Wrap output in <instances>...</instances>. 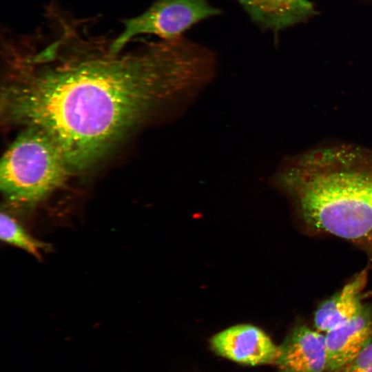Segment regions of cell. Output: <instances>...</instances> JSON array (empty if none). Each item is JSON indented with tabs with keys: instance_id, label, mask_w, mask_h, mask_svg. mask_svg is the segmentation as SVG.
Instances as JSON below:
<instances>
[{
	"instance_id": "obj_12",
	"label": "cell",
	"mask_w": 372,
	"mask_h": 372,
	"mask_svg": "<svg viewBox=\"0 0 372 372\" xmlns=\"http://www.w3.org/2000/svg\"><path fill=\"white\" fill-rule=\"evenodd\" d=\"M360 372H372V363Z\"/></svg>"
},
{
	"instance_id": "obj_4",
	"label": "cell",
	"mask_w": 372,
	"mask_h": 372,
	"mask_svg": "<svg viewBox=\"0 0 372 372\" xmlns=\"http://www.w3.org/2000/svg\"><path fill=\"white\" fill-rule=\"evenodd\" d=\"M220 12L208 0H154L141 14L122 20L123 30L112 39V50L121 51L141 34L176 39L194 25Z\"/></svg>"
},
{
	"instance_id": "obj_11",
	"label": "cell",
	"mask_w": 372,
	"mask_h": 372,
	"mask_svg": "<svg viewBox=\"0 0 372 372\" xmlns=\"http://www.w3.org/2000/svg\"><path fill=\"white\" fill-rule=\"evenodd\" d=\"M359 3L372 7V0H355Z\"/></svg>"
},
{
	"instance_id": "obj_6",
	"label": "cell",
	"mask_w": 372,
	"mask_h": 372,
	"mask_svg": "<svg viewBox=\"0 0 372 372\" xmlns=\"http://www.w3.org/2000/svg\"><path fill=\"white\" fill-rule=\"evenodd\" d=\"M324 335L327 371L340 372L372 340V303H364L353 317Z\"/></svg>"
},
{
	"instance_id": "obj_10",
	"label": "cell",
	"mask_w": 372,
	"mask_h": 372,
	"mask_svg": "<svg viewBox=\"0 0 372 372\" xmlns=\"http://www.w3.org/2000/svg\"><path fill=\"white\" fill-rule=\"evenodd\" d=\"M0 237L3 242L21 249L41 260V252L50 249V245L32 236L13 217L1 213Z\"/></svg>"
},
{
	"instance_id": "obj_7",
	"label": "cell",
	"mask_w": 372,
	"mask_h": 372,
	"mask_svg": "<svg viewBox=\"0 0 372 372\" xmlns=\"http://www.w3.org/2000/svg\"><path fill=\"white\" fill-rule=\"evenodd\" d=\"M280 372H325V335L304 324L295 327L279 346L276 362Z\"/></svg>"
},
{
	"instance_id": "obj_5",
	"label": "cell",
	"mask_w": 372,
	"mask_h": 372,
	"mask_svg": "<svg viewBox=\"0 0 372 372\" xmlns=\"http://www.w3.org/2000/svg\"><path fill=\"white\" fill-rule=\"evenodd\" d=\"M210 343L219 355L243 364H276L279 355V346L251 324L227 328L216 334Z\"/></svg>"
},
{
	"instance_id": "obj_3",
	"label": "cell",
	"mask_w": 372,
	"mask_h": 372,
	"mask_svg": "<svg viewBox=\"0 0 372 372\" xmlns=\"http://www.w3.org/2000/svg\"><path fill=\"white\" fill-rule=\"evenodd\" d=\"M70 170L54 140L28 127L2 157L0 187L12 204L33 206L59 187Z\"/></svg>"
},
{
	"instance_id": "obj_2",
	"label": "cell",
	"mask_w": 372,
	"mask_h": 372,
	"mask_svg": "<svg viewBox=\"0 0 372 372\" xmlns=\"http://www.w3.org/2000/svg\"><path fill=\"white\" fill-rule=\"evenodd\" d=\"M276 176L307 231L352 243L372 270V149L315 147L286 160Z\"/></svg>"
},
{
	"instance_id": "obj_8",
	"label": "cell",
	"mask_w": 372,
	"mask_h": 372,
	"mask_svg": "<svg viewBox=\"0 0 372 372\" xmlns=\"http://www.w3.org/2000/svg\"><path fill=\"white\" fill-rule=\"evenodd\" d=\"M253 22L274 33L309 21L318 14L311 0H236Z\"/></svg>"
},
{
	"instance_id": "obj_1",
	"label": "cell",
	"mask_w": 372,
	"mask_h": 372,
	"mask_svg": "<svg viewBox=\"0 0 372 372\" xmlns=\"http://www.w3.org/2000/svg\"><path fill=\"white\" fill-rule=\"evenodd\" d=\"M33 33L1 41L8 121L39 128L56 143L70 170L90 167L170 93L185 88L190 68L183 39L141 41L114 52L89 19L55 4Z\"/></svg>"
},
{
	"instance_id": "obj_9",
	"label": "cell",
	"mask_w": 372,
	"mask_h": 372,
	"mask_svg": "<svg viewBox=\"0 0 372 372\" xmlns=\"http://www.w3.org/2000/svg\"><path fill=\"white\" fill-rule=\"evenodd\" d=\"M368 281V268L362 270L339 291L319 304L314 313L316 329L327 333L353 317L364 304V289Z\"/></svg>"
}]
</instances>
